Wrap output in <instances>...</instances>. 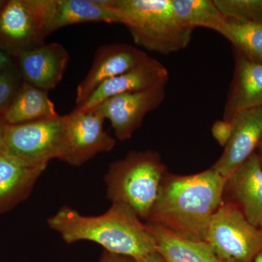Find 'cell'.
I'll return each instance as SVG.
<instances>
[{"label":"cell","instance_id":"1","mask_svg":"<svg viewBox=\"0 0 262 262\" xmlns=\"http://www.w3.org/2000/svg\"><path fill=\"white\" fill-rule=\"evenodd\" d=\"M226 179L212 168L192 175L167 173L147 222L204 241L207 227L223 203Z\"/></svg>","mask_w":262,"mask_h":262},{"label":"cell","instance_id":"2","mask_svg":"<svg viewBox=\"0 0 262 262\" xmlns=\"http://www.w3.org/2000/svg\"><path fill=\"white\" fill-rule=\"evenodd\" d=\"M48 225L67 244L80 241L96 243L108 252L127 258H141L156 252L154 238L146 224L130 208L113 203L103 214L86 216L63 206L48 219Z\"/></svg>","mask_w":262,"mask_h":262},{"label":"cell","instance_id":"3","mask_svg":"<svg viewBox=\"0 0 262 262\" xmlns=\"http://www.w3.org/2000/svg\"><path fill=\"white\" fill-rule=\"evenodd\" d=\"M121 15L136 44L149 51L169 55L185 49L193 29L176 18L171 0H106Z\"/></svg>","mask_w":262,"mask_h":262},{"label":"cell","instance_id":"4","mask_svg":"<svg viewBox=\"0 0 262 262\" xmlns=\"http://www.w3.org/2000/svg\"><path fill=\"white\" fill-rule=\"evenodd\" d=\"M167 173L157 151H130L126 158L110 166L105 177L107 198L113 203L126 206L139 218L147 220Z\"/></svg>","mask_w":262,"mask_h":262},{"label":"cell","instance_id":"5","mask_svg":"<svg viewBox=\"0 0 262 262\" xmlns=\"http://www.w3.org/2000/svg\"><path fill=\"white\" fill-rule=\"evenodd\" d=\"M204 241L221 260L253 262L262 250V228L251 225L232 203L223 201L212 216Z\"/></svg>","mask_w":262,"mask_h":262},{"label":"cell","instance_id":"6","mask_svg":"<svg viewBox=\"0 0 262 262\" xmlns=\"http://www.w3.org/2000/svg\"><path fill=\"white\" fill-rule=\"evenodd\" d=\"M65 117L8 125L5 132V152L32 165H48L63 154Z\"/></svg>","mask_w":262,"mask_h":262},{"label":"cell","instance_id":"7","mask_svg":"<svg viewBox=\"0 0 262 262\" xmlns=\"http://www.w3.org/2000/svg\"><path fill=\"white\" fill-rule=\"evenodd\" d=\"M44 0H10L0 8V49L18 57L45 43Z\"/></svg>","mask_w":262,"mask_h":262},{"label":"cell","instance_id":"8","mask_svg":"<svg viewBox=\"0 0 262 262\" xmlns=\"http://www.w3.org/2000/svg\"><path fill=\"white\" fill-rule=\"evenodd\" d=\"M65 142L60 160L74 166H80L96 155L111 151L115 139L103 129L105 118L96 108H75L64 115Z\"/></svg>","mask_w":262,"mask_h":262},{"label":"cell","instance_id":"9","mask_svg":"<svg viewBox=\"0 0 262 262\" xmlns=\"http://www.w3.org/2000/svg\"><path fill=\"white\" fill-rule=\"evenodd\" d=\"M167 82L163 81L147 89L117 95L94 108L111 122L118 140H127L140 127L146 115L163 102Z\"/></svg>","mask_w":262,"mask_h":262},{"label":"cell","instance_id":"10","mask_svg":"<svg viewBox=\"0 0 262 262\" xmlns=\"http://www.w3.org/2000/svg\"><path fill=\"white\" fill-rule=\"evenodd\" d=\"M149 56L145 52L125 43L101 46L95 53L89 72L77 86V107L82 106L100 84L125 73Z\"/></svg>","mask_w":262,"mask_h":262},{"label":"cell","instance_id":"11","mask_svg":"<svg viewBox=\"0 0 262 262\" xmlns=\"http://www.w3.org/2000/svg\"><path fill=\"white\" fill-rule=\"evenodd\" d=\"M230 120V138L220 159L211 167L226 179L257 149L262 139V106L239 112Z\"/></svg>","mask_w":262,"mask_h":262},{"label":"cell","instance_id":"12","mask_svg":"<svg viewBox=\"0 0 262 262\" xmlns=\"http://www.w3.org/2000/svg\"><path fill=\"white\" fill-rule=\"evenodd\" d=\"M91 22L122 24V19L106 0H44L42 24L46 38L63 27Z\"/></svg>","mask_w":262,"mask_h":262},{"label":"cell","instance_id":"13","mask_svg":"<svg viewBox=\"0 0 262 262\" xmlns=\"http://www.w3.org/2000/svg\"><path fill=\"white\" fill-rule=\"evenodd\" d=\"M223 201L237 207L251 225L262 228V165L257 153L226 179Z\"/></svg>","mask_w":262,"mask_h":262},{"label":"cell","instance_id":"14","mask_svg":"<svg viewBox=\"0 0 262 262\" xmlns=\"http://www.w3.org/2000/svg\"><path fill=\"white\" fill-rule=\"evenodd\" d=\"M17 58L24 82L49 91L63 79L70 56L63 45L45 42L39 47L22 52Z\"/></svg>","mask_w":262,"mask_h":262},{"label":"cell","instance_id":"15","mask_svg":"<svg viewBox=\"0 0 262 262\" xmlns=\"http://www.w3.org/2000/svg\"><path fill=\"white\" fill-rule=\"evenodd\" d=\"M168 80L167 69L158 60L149 56L125 73L100 84L82 106L76 108L81 110H91L108 98L125 93L142 91Z\"/></svg>","mask_w":262,"mask_h":262},{"label":"cell","instance_id":"16","mask_svg":"<svg viewBox=\"0 0 262 262\" xmlns=\"http://www.w3.org/2000/svg\"><path fill=\"white\" fill-rule=\"evenodd\" d=\"M47 165H32L3 153L0 155V213L28 198Z\"/></svg>","mask_w":262,"mask_h":262},{"label":"cell","instance_id":"17","mask_svg":"<svg viewBox=\"0 0 262 262\" xmlns=\"http://www.w3.org/2000/svg\"><path fill=\"white\" fill-rule=\"evenodd\" d=\"M146 224L154 238L156 252L166 262H222L206 241L188 237L159 224Z\"/></svg>","mask_w":262,"mask_h":262},{"label":"cell","instance_id":"18","mask_svg":"<svg viewBox=\"0 0 262 262\" xmlns=\"http://www.w3.org/2000/svg\"><path fill=\"white\" fill-rule=\"evenodd\" d=\"M259 106H262V63L237 54L224 119L230 120L239 112Z\"/></svg>","mask_w":262,"mask_h":262},{"label":"cell","instance_id":"19","mask_svg":"<svg viewBox=\"0 0 262 262\" xmlns=\"http://www.w3.org/2000/svg\"><path fill=\"white\" fill-rule=\"evenodd\" d=\"M59 116L48 91L24 82L18 94L3 115L8 125H19Z\"/></svg>","mask_w":262,"mask_h":262},{"label":"cell","instance_id":"20","mask_svg":"<svg viewBox=\"0 0 262 262\" xmlns=\"http://www.w3.org/2000/svg\"><path fill=\"white\" fill-rule=\"evenodd\" d=\"M176 18L183 27L193 29L202 27L220 33L226 18L214 0H171Z\"/></svg>","mask_w":262,"mask_h":262},{"label":"cell","instance_id":"21","mask_svg":"<svg viewBox=\"0 0 262 262\" xmlns=\"http://www.w3.org/2000/svg\"><path fill=\"white\" fill-rule=\"evenodd\" d=\"M219 34L232 43L237 54L262 63V23L226 18Z\"/></svg>","mask_w":262,"mask_h":262},{"label":"cell","instance_id":"22","mask_svg":"<svg viewBox=\"0 0 262 262\" xmlns=\"http://www.w3.org/2000/svg\"><path fill=\"white\" fill-rule=\"evenodd\" d=\"M226 18L262 23V0H214Z\"/></svg>","mask_w":262,"mask_h":262},{"label":"cell","instance_id":"23","mask_svg":"<svg viewBox=\"0 0 262 262\" xmlns=\"http://www.w3.org/2000/svg\"><path fill=\"white\" fill-rule=\"evenodd\" d=\"M24 83V79L15 64L0 72V117H3L15 99Z\"/></svg>","mask_w":262,"mask_h":262},{"label":"cell","instance_id":"24","mask_svg":"<svg viewBox=\"0 0 262 262\" xmlns=\"http://www.w3.org/2000/svg\"><path fill=\"white\" fill-rule=\"evenodd\" d=\"M232 124L230 120H218L212 126V135L220 146L225 147L232 134Z\"/></svg>","mask_w":262,"mask_h":262},{"label":"cell","instance_id":"25","mask_svg":"<svg viewBox=\"0 0 262 262\" xmlns=\"http://www.w3.org/2000/svg\"><path fill=\"white\" fill-rule=\"evenodd\" d=\"M127 258V257H126ZM127 262H166L158 252L150 253L144 257L127 258Z\"/></svg>","mask_w":262,"mask_h":262},{"label":"cell","instance_id":"26","mask_svg":"<svg viewBox=\"0 0 262 262\" xmlns=\"http://www.w3.org/2000/svg\"><path fill=\"white\" fill-rule=\"evenodd\" d=\"M13 57L8 53L0 49V72L14 65Z\"/></svg>","mask_w":262,"mask_h":262},{"label":"cell","instance_id":"27","mask_svg":"<svg viewBox=\"0 0 262 262\" xmlns=\"http://www.w3.org/2000/svg\"><path fill=\"white\" fill-rule=\"evenodd\" d=\"M99 262H127V258L120 255L103 251L100 258Z\"/></svg>","mask_w":262,"mask_h":262},{"label":"cell","instance_id":"28","mask_svg":"<svg viewBox=\"0 0 262 262\" xmlns=\"http://www.w3.org/2000/svg\"><path fill=\"white\" fill-rule=\"evenodd\" d=\"M7 123L3 117H0V155L5 151V132Z\"/></svg>","mask_w":262,"mask_h":262},{"label":"cell","instance_id":"29","mask_svg":"<svg viewBox=\"0 0 262 262\" xmlns=\"http://www.w3.org/2000/svg\"><path fill=\"white\" fill-rule=\"evenodd\" d=\"M253 262H262V250L253 258Z\"/></svg>","mask_w":262,"mask_h":262},{"label":"cell","instance_id":"30","mask_svg":"<svg viewBox=\"0 0 262 262\" xmlns=\"http://www.w3.org/2000/svg\"><path fill=\"white\" fill-rule=\"evenodd\" d=\"M222 262H245L241 261V260L235 259V258H226L225 260H222Z\"/></svg>","mask_w":262,"mask_h":262},{"label":"cell","instance_id":"31","mask_svg":"<svg viewBox=\"0 0 262 262\" xmlns=\"http://www.w3.org/2000/svg\"><path fill=\"white\" fill-rule=\"evenodd\" d=\"M258 153L257 154L258 155H260V156H262V139L261 141V142H260L259 145H258L257 148Z\"/></svg>","mask_w":262,"mask_h":262},{"label":"cell","instance_id":"32","mask_svg":"<svg viewBox=\"0 0 262 262\" xmlns=\"http://www.w3.org/2000/svg\"><path fill=\"white\" fill-rule=\"evenodd\" d=\"M5 3V1H1V0H0V8H2V7H3V5H4Z\"/></svg>","mask_w":262,"mask_h":262},{"label":"cell","instance_id":"33","mask_svg":"<svg viewBox=\"0 0 262 262\" xmlns=\"http://www.w3.org/2000/svg\"><path fill=\"white\" fill-rule=\"evenodd\" d=\"M259 157H260V160H261V165H262V156H260V155H259Z\"/></svg>","mask_w":262,"mask_h":262}]
</instances>
